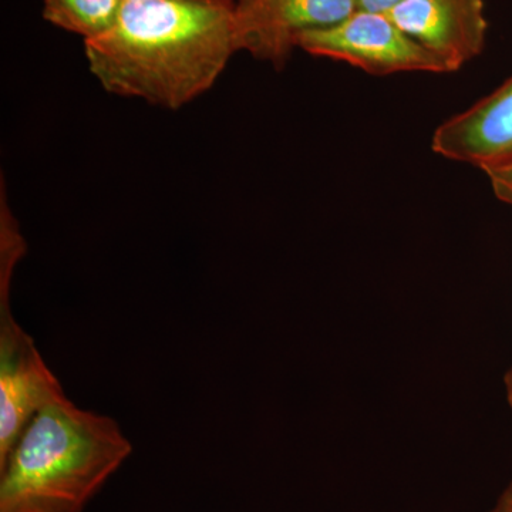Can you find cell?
Listing matches in <instances>:
<instances>
[{
	"label": "cell",
	"mask_w": 512,
	"mask_h": 512,
	"mask_svg": "<svg viewBox=\"0 0 512 512\" xmlns=\"http://www.w3.org/2000/svg\"><path fill=\"white\" fill-rule=\"evenodd\" d=\"M237 52L235 0L126 2L107 32L84 40L106 92L168 110L211 90Z\"/></svg>",
	"instance_id": "1"
},
{
	"label": "cell",
	"mask_w": 512,
	"mask_h": 512,
	"mask_svg": "<svg viewBox=\"0 0 512 512\" xmlns=\"http://www.w3.org/2000/svg\"><path fill=\"white\" fill-rule=\"evenodd\" d=\"M131 453L113 417L64 396L33 417L0 464V512H83Z\"/></svg>",
	"instance_id": "2"
},
{
	"label": "cell",
	"mask_w": 512,
	"mask_h": 512,
	"mask_svg": "<svg viewBox=\"0 0 512 512\" xmlns=\"http://www.w3.org/2000/svg\"><path fill=\"white\" fill-rule=\"evenodd\" d=\"M296 47L309 55L345 62L376 76L450 73L443 60L403 32L389 13L355 10L336 25L302 33Z\"/></svg>",
	"instance_id": "3"
},
{
	"label": "cell",
	"mask_w": 512,
	"mask_h": 512,
	"mask_svg": "<svg viewBox=\"0 0 512 512\" xmlns=\"http://www.w3.org/2000/svg\"><path fill=\"white\" fill-rule=\"evenodd\" d=\"M64 396L35 340L13 318L10 298H0V463L33 417Z\"/></svg>",
	"instance_id": "4"
},
{
	"label": "cell",
	"mask_w": 512,
	"mask_h": 512,
	"mask_svg": "<svg viewBox=\"0 0 512 512\" xmlns=\"http://www.w3.org/2000/svg\"><path fill=\"white\" fill-rule=\"evenodd\" d=\"M239 52L284 66L296 40L352 15L356 0H235Z\"/></svg>",
	"instance_id": "5"
},
{
	"label": "cell",
	"mask_w": 512,
	"mask_h": 512,
	"mask_svg": "<svg viewBox=\"0 0 512 512\" xmlns=\"http://www.w3.org/2000/svg\"><path fill=\"white\" fill-rule=\"evenodd\" d=\"M389 16L450 73L480 55L487 40L483 0H404Z\"/></svg>",
	"instance_id": "6"
},
{
	"label": "cell",
	"mask_w": 512,
	"mask_h": 512,
	"mask_svg": "<svg viewBox=\"0 0 512 512\" xmlns=\"http://www.w3.org/2000/svg\"><path fill=\"white\" fill-rule=\"evenodd\" d=\"M437 156L481 171L512 161V76L493 93L441 123L431 138Z\"/></svg>",
	"instance_id": "7"
},
{
	"label": "cell",
	"mask_w": 512,
	"mask_h": 512,
	"mask_svg": "<svg viewBox=\"0 0 512 512\" xmlns=\"http://www.w3.org/2000/svg\"><path fill=\"white\" fill-rule=\"evenodd\" d=\"M123 5V0H43V18L89 40L116 23Z\"/></svg>",
	"instance_id": "8"
},
{
	"label": "cell",
	"mask_w": 512,
	"mask_h": 512,
	"mask_svg": "<svg viewBox=\"0 0 512 512\" xmlns=\"http://www.w3.org/2000/svg\"><path fill=\"white\" fill-rule=\"evenodd\" d=\"M495 197L512 207V161L485 171Z\"/></svg>",
	"instance_id": "9"
},
{
	"label": "cell",
	"mask_w": 512,
	"mask_h": 512,
	"mask_svg": "<svg viewBox=\"0 0 512 512\" xmlns=\"http://www.w3.org/2000/svg\"><path fill=\"white\" fill-rule=\"evenodd\" d=\"M403 2L404 0H356V8L369 12L389 13Z\"/></svg>",
	"instance_id": "10"
},
{
	"label": "cell",
	"mask_w": 512,
	"mask_h": 512,
	"mask_svg": "<svg viewBox=\"0 0 512 512\" xmlns=\"http://www.w3.org/2000/svg\"><path fill=\"white\" fill-rule=\"evenodd\" d=\"M488 512H512V480L507 484V487L501 491L493 507Z\"/></svg>",
	"instance_id": "11"
},
{
	"label": "cell",
	"mask_w": 512,
	"mask_h": 512,
	"mask_svg": "<svg viewBox=\"0 0 512 512\" xmlns=\"http://www.w3.org/2000/svg\"><path fill=\"white\" fill-rule=\"evenodd\" d=\"M504 390H505V399H507L508 406L512 409V366L511 369L508 370L507 375L504 377Z\"/></svg>",
	"instance_id": "12"
},
{
	"label": "cell",
	"mask_w": 512,
	"mask_h": 512,
	"mask_svg": "<svg viewBox=\"0 0 512 512\" xmlns=\"http://www.w3.org/2000/svg\"><path fill=\"white\" fill-rule=\"evenodd\" d=\"M124 3L126 2H138V0H123Z\"/></svg>",
	"instance_id": "13"
}]
</instances>
